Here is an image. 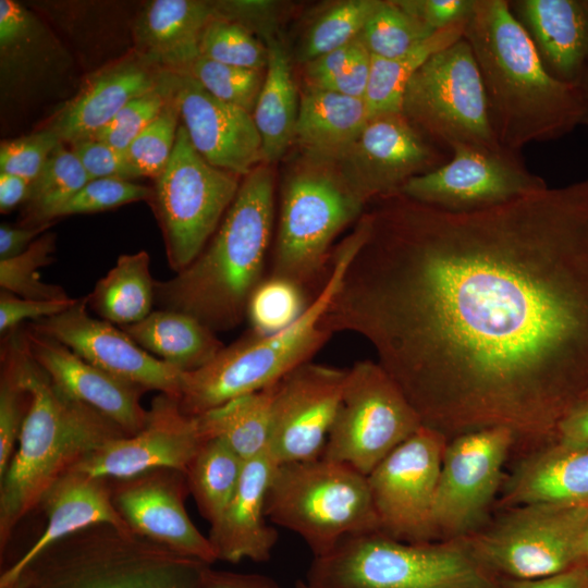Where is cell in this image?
I'll use <instances>...</instances> for the list:
<instances>
[{
    "mask_svg": "<svg viewBox=\"0 0 588 588\" xmlns=\"http://www.w3.org/2000/svg\"><path fill=\"white\" fill-rule=\"evenodd\" d=\"M326 313L369 342L424 426L554 442L588 389V176L452 211L380 198Z\"/></svg>",
    "mask_w": 588,
    "mask_h": 588,
    "instance_id": "cell-1",
    "label": "cell"
},
{
    "mask_svg": "<svg viewBox=\"0 0 588 588\" xmlns=\"http://www.w3.org/2000/svg\"><path fill=\"white\" fill-rule=\"evenodd\" d=\"M1 368L29 395L17 449L0 479V549L45 492L81 460L127 436L95 408L68 395L32 357L23 327L3 335Z\"/></svg>",
    "mask_w": 588,
    "mask_h": 588,
    "instance_id": "cell-2",
    "label": "cell"
},
{
    "mask_svg": "<svg viewBox=\"0 0 588 588\" xmlns=\"http://www.w3.org/2000/svg\"><path fill=\"white\" fill-rule=\"evenodd\" d=\"M464 38L479 68L499 144L520 152L586 125L578 86L551 76L509 0H475Z\"/></svg>",
    "mask_w": 588,
    "mask_h": 588,
    "instance_id": "cell-3",
    "label": "cell"
},
{
    "mask_svg": "<svg viewBox=\"0 0 588 588\" xmlns=\"http://www.w3.org/2000/svg\"><path fill=\"white\" fill-rule=\"evenodd\" d=\"M273 219V175L260 164L244 176L201 253L173 278L156 281L155 303L191 315L216 333L236 328L264 279Z\"/></svg>",
    "mask_w": 588,
    "mask_h": 588,
    "instance_id": "cell-4",
    "label": "cell"
},
{
    "mask_svg": "<svg viewBox=\"0 0 588 588\" xmlns=\"http://www.w3.org/2000/svg\"><path fill=\"white\" fill-rule=\"evenodd\" d=\"M366 234L367 222L360 219L354 232L333 252L323 285L293 324L269 335L248 331L223 346L205 366L183 372L177 400L181 411L191 417L199 416L235 397L272 385L310 362L333 335L324 323V316Z\"/></svg>",
    "mask_w": 588,
    "mask_h": 588,
    "instance_id": "cell-5",
    "label": "cell"
},
{
    "mask_svg": "<svg viewBox=\"0 0 588 588\" xmlns=\"http://www.w3.org/2000/svg\"><path fill=\"white\" fill-rule=\"evenodd\" d=\"M209 565L132 531L98 524L49 546L16 580L23 588H198Z\"/></svg>",
    "mask_w": 588,
    "mask_h": 588,
    "instance_id": "cell-6",
    "label": "cell"
},
{
    "mask_svg": "<svg viewBox=\"0 0 588 588\" xmlns=\"http://www.w3.org/2000/svg\"><path fill=\"white\" fill-rule=\"evenodd\" d=\"M309 588H498L458 539L406 542L381 531L344 538L314 558Z\"/></svg>",
    "mask_w": 588,
    "mask_h": 588,
    "instance_id": "cell-7",
    "label": "cell"
},
{
    "mask_svg": "<svg viewBox=\"0 0 588 588\" xmlns=\"http://www.w3.org/2000/svg\"><path fill=\"white\" fill-rule=\"evenodd\" d=\"M266 514L303 538L314 558L348 536L379 531L367 476L321 456L275 466Z\"/></svg>",
    "mask_w": 588,
    "mask_h": 588,
    "instance_id": "cell-8",
    "label": "cell"
},
{
    "mask_svg": "<svg viewBox=\"0 0 588 588\" xmlns=\"http://www.w3.org/2000/svg\"><path fill=\"white\" fill-rule=\"evenodd\" d=\"M458 538L497 578L539 579L585 561L588 505L522 504Z\"/></svg>",
    "mask_w": 588,
    "mask_h": 588,
    "instance_id": "cell-9",
    "label": "cell"
},
{
    "mask_svg": "<svg viewBox=\"0 0 588 588\" xmlns=\"http://www.w3.org/2000/svg\"><path fill=\"white\" fill-rule=\"evenodd\" d=\"M364 205L338 172H294L282 189L269 275L317 293L329 272L334 238L363 216Z\"/></svg>",
    "mask_w": 588,
    "mask_h": 588,
    "instance_id": "cell-10",
    "label": "cell"
},
{
    "mask_svg": "<svg viewBox=\"0 0 588 588\" xmlns=\"http://www.w3.org/2000/svg\"><path fill=\"white\" fill-rule=\"evenodd\" d=\"M402 114L450 154L456 145L503 148L493 131L479 68L464 37L433 54L412 76Z\"/></svg>",
    "mask_w": 588,
    "mask_h": 588,
    "instance_id": "cell-11",
    "label": "cell"
},
{
    "mask_svg": "<svg viewBox=\"0 0 588 588\" xmlns=\"http://www.w3.org/2000/svg\"><path fill=\"white\" fill-rule=\"evenodd\" d=\"M240 177L208 163L180 124L172 156L156 179L150 199L171 270L186 268L208 244L235 199Z\"/></svg>",
    "mask_w": 588,
    "mask_h": 588,
    "instance_id": "cell-12",
    "label": "cell"
},
{
    "mask_svg": "<svg viewBox=\"0 0 588 588\" xmlns=\"http://www.w3.org/2000/svg\"><path fill=\"white\" fill-rule=\"evenodd\" d=\"M422 422L401 388L378 363L359 360L347 376L321 457L368 476Z\"/></svg>",
    "mask_w": 588,
    "mask_h": 588,
    "instance_id": "cell-13",
    "label": "cell"
},
{
    "mask_svg": "<svg viewBox=\"0 0 588 588\" xmlns=\"http://www.w3.org/2000/svg\"><path fill=\"white\" fill-rule=\"evenodd\" d=\"M514 446L515 437L504 427L478 429L448 441L431 512L436 540L462 538L486 523Z\"/></svg>",
    "mask_w": 588,
    "mask_h": 588,
    "instance_id": "cell-14",
    "label": "cell"
},
{
    "mask_svg": "<svg viewBox=\"0 0 588 588\" xmlns=\"http://www.w3.org/2000/svg\"><path fill=\"white\" fill-rule=\"evenodd\" d=\"M448 441L422 425L367 476L379 531L406 542L437 541L431 512Z\"/></svg>",
    "mask_w": 588,
    "mask_h": 588,
    "instance_id": "cell-15",
    "label": "cell"
},
{
    "mask_svg": "<svg viewBox=\"0 0 588 588\" xmlns=\"http://www.w3.org/2000/svg\"><path fill=\"white\" fill-rule=\"evenodd\" d=\"M548 187L520 152L456 145L441 167L407 181L400 194L452 211H471L507 203Z\"/></svg>",
    "mask_w": 588,
    "mask_h": 588,
    "instance_id": "cell-16",
    "label": "cell"
},
{
    "mask_svg": "<svg viewBox=\"0 0 588 588\" xmlns=\"http://www.w3.org/2000/svg\"><path fill=\"white\" fill-rule=\"evenodd\" d=\"M450 158L449 151L396 113L370 119L336 164L339 175L366 204L399 193L407 181Z\"/></svg>",
    "mask_w": 588,
    "mask_h": 588,
    "instance_id": "cell-17",
    "label": "cell"
},
{
    "mask_svg": "<svg viewBox=\"0 0 588 588\" xmlns=\"http://www.w3.org/2000/svg\"><path fill=\"white\" fill-rule=\"evenodd\" d=\"M347 368L305 363L275 384L268 452L277 465L322 455Z\"/></svg>",
    "mask_w": 588,
    "mask_h": 588,
    "instance_id": "cell-18",
    "label": "cell"
},
{
    "mask_svg": "<svg viewBox=\"0 0 588 588\" xmlns=\"http://www.w3.org/2000/svg\"><path fill=\"white\" fill-rule=\"evenodd\" d=\"M94 366L179 400L183 372L140 347L122 329L89 315L86 296L64 311L27 324Z\"/></svg>",
    "mask_w": 588,
    "mask_h": 588,
    "instance_id": "cell-19",
    "label": "cell"
},
{
    "mask_svg": "<svg viewBox=\"0 0 588 588\" xmlns=\"http://www.w3.org/2000/svg\"><path fill=\"white\" fill-rule=\"evenodd\" d=\"M204 442L196 417L185 415L176 399L159 393L139 432L107 442L71 469L103 479H126L158 468L185 473Z\"/></svg>",
    "mask_w": 588,
    "mask_h": 588,
    "instance_id": "cell-20",
    "label": "cell"
},
{
    "mask_svg": "<svg viewBox=\"0 0 588 588\" xmlns=\"http://www.w3.org/2000/svg\"><path fill=\"white\" fill-rule=\"evenodd\" d=\"M112 503L132 532L207 564L218 560L210 539L189 518L186 475L158 468L126 479H107Z\"/></svg>",
    "mask_w": 588,
    "mask_h": 588,
    "instance_id": "cell-21",
    "label": "cell"
},
{
    "mask_svg": "<svg viewBox=\"0 0 588 588\" xmlns=\"http://www.w3.org/2000/svg\"><path fill=\"white\" fill-rule=\"evenodd\" d=\"M173 74L181 124L208 163L238 176L265 163L252 113L217 99L191 76Z\"/></svg>",
    "mask_w": 588,
    "mask_h": 588,
    "instance_id": "cell-22",
    "label": "cell"
},
{
    "mask_svg": "<svg viewBox=\"0 0 588 588\" xmlns=\"http://www.w3.org/2000/svg\"><path fill=\"white\" fill-rule=\"evenodd\" d=\"M23 332L32 357L68 395L105 415L127 436L145 427L148 409L140 404L145 388L94 366L27 324Z\"/></svg>",
    "mask_w": 588,
    "mask_h": 588,
    "instance_id": "cell-23",
    "label": "cell"
},
{
    "mask_svg": "<svg viewBox=\"0 0 588 588\" xmlns=\"http://www.w3.org/2000/svg\"><path fill=\"white\" fill-rule=\"evenodd\" d=\"M166 73L138 54L106 68L60 109L48 128L64 144L88 138L132 99L156 88Z\"/></svg>",
    "mask_w": 588,
    "mask_h": 588,
    "instance_id": "cell-24",
    "label": "cell"
},
{
    "mask_svg": "<svg viewBox=\"0 0 588 588\" xmlns=\"http://www.w3.org/2000/svg\"><path fill=\"white\" fill-rule=\"evenodd\" d=\"M510 8L548 73L577 86L588 72V0H514Z\"/></svg>",
    "mask_w": 588,
    "mask_h": 588,
    "instance_id": "cell-25",
    "label": "cell"
},
{
    "mask_svg": "<svg viewBox=\"0 0 588 588\" xmlns=\"http://www.w3.org/2000/svg\"><path fill=\"white\" fill-rule=\"evenodd\" d=\"M48 518L38 539L0 576V588L13 584L22 569L56 541L98 524L131 531L115 510L107 479L70 469L45 492L40 503Z\"/></svg>",
    "mask_w": 588,
    "mask_h": 588,
    "instance_id": "cell-26",
    "label": "cell"
},
{
    "mask_svg": "<svg viewBox=\"0 0 588 588\" xmlns=\"http://www.w3.org/2000/svg\"><path fill=\"white\" fill-rule=\"evenodd\" d=\"M277 464L266 452L244 464L237 488L209 539L218 560L266 562L278 541V531L267 522L266 500Z\"/></svg>",
    "mask_w": 588,
    "mask_h": 588,
    "instance_id": "cell-27",
    "label": "cell"
},
{
    "mask_svg": "<svg viewBox=\"0 0 588 588\" xmlns=\"http://www.w3.org/2000/svg\"><path fill=\"white\" fill-rule=\"evenodd\" d=\"M217 13L209 1L147 2L133 29L137 54L158 69L184 74L200 57L201 35Z\"/></svg>",
    "mask_w": 588,
    "mask_h": 588,
    "instance_id": "cell-28",
    "label": "cell"
},
{
    "mask_svg": "<svg viewBox=\"0 0 588 588\" xmlns=\"http://www.w3.org/2000/svg\"><path fill=\"white\" fill-rule=\"evenodd\" d=\"M588 505V449L551 443L527 453L506 479L500 505Z\"/></svg>",
    "mask_w": 588,
    "mask_h": 588,
    "instance_id": "cell-29",
    "label": "cell"
},
{
    "mask_svg": "<svg viewBox=\"0 0 588 588\" xmlns=\"http://www.w3.org/2000/svg\"><path fill=\"white\" fill-rule=\"evenodd\" d=\"M369 121L364 99L307 86L299 98L295 140L318 162H336Z\"/></svg>",
    "mask_w": 588,
    "mask_h": 588,
    "instance_id": "cell-30",
    "label": "cell"
},
{
    "mask_svg": "<svg viewBox=\"0 0 588 588\" xmlns=\"http://www.w3.org/2000/svg\"><path fill=\"white\" fill-rule=\"evenodd\" d=\"M121 329L145 351L184 372L205 366L224 346L199 320L172 309L152 310Z\"/></svg>",
    "mask_w": 588,
    "mask_h": 588,
    "instance_id": "cell-31",
    "label": "cell"
},
{
    "mask_svg": "<svg viewBox=\"0 0 588 588\" xmlns=\"http://www.w3.org/2000/svg\"><path fill=\"white\" fill-rule=\"evenodd\" d=\"M59 56L64 52L35 14L16 1L0 0L2 88L41 78Z\"/></svg>",
    "mask_w": 588,
    "mask_h": 588,
    "instance_id": "cell-32",
    "label": "cell"
},
{
    "mask_svg": "<svg viewBox=\"0 0 588 588\" xmlns=\"http://www.w3.org/2000/svg\"><path fill=\"white\" fill-rule=\"evenodd\" d=\"M265 81L253 113L262 142L264 161H278L295 140L299 99L284 45L268 38Z\"/></svg>",
    "mask_w": 588,
    "mask_h": 588,
    "instance_id": "cell-33",
    "label": "cell"
},
{
    "mask_svg": "<svg viewBox=\"0 0 588 588\" xmlns=\"http://www.w3.org/2000/svg\"><path fill=\"white\" fill-rule=\"evenodd\" d=\"M155 284L146 250L123 254L86 296L87 306L114 326L134 324L152 311Z\"/></svg>",
    "mask_w": 588,
    "mask_h": 588,
    "instance_id": "cell-34",
    "label": "cell"
},
{
    "mask_svg": "<svg viewBox=\"0 0 588 588\" xmlns=\"http://www.w3.org/2000/svg\"><path fill=\"white\" fill-rule=\"evenodd\" d=\"M275 384L196 416L203 439L224 441L245 462L268 452Z\"/></svg>",
    "mask_w": 588,
    "mask_h": 588,
    "instance_id": "cell-35",
    "label": "cell"
},
{
    "mask_svg": "<svg viewBox=\"0 0 588 588\" xmlns=\"http://www.w3.org/2000/svg\"><path fill=\"white\" fill-rule=\"evenodd\" d=\"M467 22L437 30L408 53L396 59L371 56L370 75L364 96L370 119L402 113L403 98L412 76L437 52L464 37Z\"/></svg>",
    "mask_w": 588,
    "mask_h": 588,
    "instance_id": "cell-36",
    "label": "cell"
},
{
    "mask_svg": "<svg viewBox=\"0 0 588 588\" xmlns=\"http://www.w3.org/2000/svg\"><path fill=\"white\" fill-rule=\"evenodd\" d=\"M245 461L224 441L206 440L185 475L189 493L204 518L215 527L232 499Z\"/></svg>",
    "mask_w": 588,
    "mask_h": 588,
    "instance_id": "cell-37",
    "label": "cell"
},
{
    "mask_svg": "<svg viewBox=\"0 0 588 588\" xmlns=\"http://www.w3.org/2000/svg\"><path fill=\"white\" fill-rule=\"evenodd\" d=\"M89 181L71 148L60 143L37 177L30 182L25 201V226L48 224L53 213Z\"/></svg>",
    "mask_w": 588,
    "mask_h": 588,
    "instance_id": "cell-38",
    "label": "cell"
},
{
    "mask_svg": "<svg viewBox=\"0 0 588 588\" xmlns=\"http://www.w3.org/2000/svg\"><path fill=\"white\" fill-rule=\"evenodd\" d=\"M433 33L396 1H381L366 22L359 39L371 56L391 60L408 53Z\"/></svg>",
    "mask_w": 588,
    "mask_h": 588,
    "instance_id": "cell-39",
    "label": "cell"
},
{
    "mask_svg": "<svg viewBox=\"0 0 588 588\" xmlns=\"http://www.w3.org/2000/svg\"><path fill=\"white\" fill-rule=\"evenodd\" d=\"M381 0H347L323 12L308 28L298 58L309 62L356 39Z\"/></svg>",
    "mask_w": 588,
    "mask_h": 588,
    "instance_id": "cell-40",
    "label": "cell"
},
{
    "mask_svg": "<svg viewBox=\"0 0 588 588\" xmlns=\"http://www.w3.org/2000/svg\"><path fill=\"white\" fill-rule=\"evenodd\" d=\"M56 242L54 233L45 232L22 254L0 259L1 290L24 298L70 299L61 286L44 282L38 272L39 269L53 262Z\"/></svg>",
    "mask_w": 588,
    "mask_h": 588,
    "instance_id": "cell-41",
    "label": "cell"
},
{
    "mask_svg": "<svg viewBox=\"0 0 588 588\" xmlns=\"http://www.w3.org/2000/svg\"><path fill=\"white\" fill-rule=\"evenodd\" d=\"M306 292L295 283L275 277L264 278L246 307L250 332L269 335L293 324L305 311Z\"/></svg>",
    "mask_w": 588,
    "mask_h": 588,
    "instance_id": "cell-42",
    "label": "cell"
},
{
    "mask_svg": "<svg viewBox=\"0 0 588 588\" xmlns=\"http://www.w3.org/2000/svg\"><path fill=\"white\" fill-rule=\"evenodd\" d=\"M199 48L200 56L219 63L250 70L267 66V46L250 29L218 13L207 24Z\"/></svg>",
    "mask_w": 588,
    "mask_h": 588,
    "instance_id": "cell-43",
    "label": "cell"
},
{
    "mask_svg": "<svg viewBox=\"0 0 588 588\" xmlns=\"http://www.w3.org/2000/svg\"><path fill=\"white\" fill-rule=\"evenodd\" d=\"M217 99L254 113L264 81V70L216 62L200 56L184 73Z\"/></svg>",
    "mask_w": 588,
    "mask_h": 588,
    "instance_id": "cell-44",
    "label": "cell"
},
{
    "mask_svg": "<svg viewBox=\"0 0 588 588\" xmlns=\"http://www.w3.org/2000/svg\"><path fill=\"white\" fill-rule=\"evenodd\" d=\"M179 120L180 110L172 73L171 91L162 110L125 150L142 176L156 180L167 168L174 149Z\"/></svg>",
    "mask_w": 588,
    "mask_h": 588,
    "instance_id": "cell-45",
    "label": "cell"
},
{
    "mask_svg": "<svg viewBox=\"0 0 588 588\" xmlns=\"http://www.w3.org/2000/svg\"><path fill=\"white\" fill-rule=\"evenodd\" d=\"M172 86V73L167 72L161 83L125 105L101 130L88 138L101 140L126 150L132 142L158 117Z\"/></svg>",
    "mask_w": 588,
    "mask_h": 588,
    "instance_id": "cell-46",
    "label": "cell"
},
{
    "mask_svg": "<svg viewBox=\"0 0 588 588\" xmlns=\"http://www.w3.org/2000/svg\"><path fill=\"white\" fill-rule=\"evenodd\" d=\"M151 197L152 189L133 181L94 179L64 203L53 213L52 220L58 217L105 211L134 201L150 200Z\"/></svg>",
    "mask_w": 588,
    "mask_h": 588,
    "instance_id": "cell-47",
    "label": "cell"
},
{
    "mask_svg": "<svg viewBox=\"0 0 588 588\" xmlns=\"http://www.w3.org/2000/svg\"><path fill=\"white\" fill-rule=\"evenodd\" d=\"M60 143L61 139L48 127L4 140L0 145V172L19 175L33 182Z\"/></svg>",
    "mask_w": 588,
    "mask_h": 588,
    "instance_id": "cell-48",
    "label": "cell"
},
{
    "mask_svg": "<svg viewBox=\"0 0 588 588\" xmlns=\"http://www.w3.org/2000/svg\"><path fill=\"white\" fill-rule=\"evenodd\" d=\"M29 395L12 375L1 368L0 381V479L14 455L28 411Z\"/></svg>",
    "mask_w": 588,
    "mask_h": 588,
    "instance_id": "cell-49",
    "label": "cell"
},
{
    "mask_svg": "<svg viewBox=\"0 0 588 588\" xmlns=\"http://www.w3.org/2000/svg\"><path fill=\"white\" fill-rule=\"evenodd\" d=\"M85 169L89 180L120 179L133 181L142 177L126 151L117 149L101 140L84 138L70 144Z\"/></svg>",
    "mask_w": 588,
    "mask_h": 588,
    "instance_id": "cell-50",
    "label": "cell"
},
{
    "mask_svg": "<svg viewBox=\"0 0 588 588\" xmlns=\"http://www.w3.org/2000/svg\"><path fill=\"white\" fill-rule=\"evenodd\" d=\"M75 298L65 301H44L20 297L1 290L0 332L2 335L17 329L26 320L34 322L66 310Z\"/></svg>",
    "mask_w": 588,
    "mask_h": 588,
    "instance_id": "cell-51",
    "label": "cell"
},
{
    "mask_svg": "<svg viewBox=\"0 0 588 588\" xmlns=\"http://www.w3.org/2000/svg\"><path fill=\"white\" fill-rule=\"evenodd\" d=\"M395 1L403 10L421 21L433 32L467 22L475 5V0Z\"/></svg>",
    "mask_w": 588,
    "mask_h": 588,
    "instance_id": "cell-52",
    "label": "cell"
},
{
    "mask_svg": "<svg viewBox=\"0 0 588 588\" xmlns=\"http://www.w3.org/2000/svg\"><path fill=\"white\" fill-rule=\"evenodd\" d=\"M364 48L359 36L350 44L329 51L306 64L308 86L320 87L340 75Z\"/></svg>",
    "mask_w": 588,
    "mask_h": 588,
    "instance_id": "cell-53",
    "label": "cell"
},
{
    "mask_svg": "<svg viewBox=\"0 0 588 588\" xmlns=\"http://www.w3.org/2000/svg\"><path fill=\"white\" fill-rule=\"evenodd\" d=\"M370 64L371 54L364 46L340 75L316 88L364 99L370 75Z\"/></svg>",
    "mask_w": 588,
    "mask_h": 588,
    "instance_id": "cell-54",
    "label": "cell"
},
{
    "mask_svg": "<svg viewBox=\"0 0 588 588\" xmlns=\"http://www.w3.org/2000/svg\"><path fill=\"white\" fill-rule=\"evenodd\" d=\"M554 443L571 449H588V401H579L560 421Z\"/></svg>",
    "mask_w": 588,
    "mask_h": 588,
    "instance_id": "cell-55",
    "label": "cell"
},
{
    "mask_svg": "<svg viewBox=\"0 0 588 588\" xmlns=\"http://www.w3.org/2000/svg\"><path fill=\"white\" fill-rule=\"evenodd\" d=\"M498 588H588V571L584 561L567 571L544 578H499Z\"/></svg>",
    "mask_w": 588,
    "mask_h": 588,
    "instance_id": "cell-56",
    "label": "cell"
},
{
    "mask_svg": "<svg viewBox=\"0 0 588 588\" xmlns=\"http://www.w3.org/2000/svg\"><path fill=\"white\" fill-rule=\"evenodd\" d=\"M198 588H282L272 578L259 574H244L205 569Z\"/></svg>",
    "mask_w": 588,
    "mask_h": 588,
    "instance_id": "cell-57",
    "label": "cell"
},
{
    "mask_svg": "<svg viewBox=\"0 0 588 588\" xmlns=\"http://www.w3.org/2000/svg\"><path fill=\"white\" fill-rule=\"evenodd\" d=\"M49 226L50 223L36 226H14L8 223H1L0 259H7L22 254L34 241L42 235Z\"/></svg>",
    "mask_w": 588,
    "mask_h": 588,
    "instance_id": "cell-58",
    "label": "cell"
},
{
    "mask_svg": "<svg viewBox=\"0 0 588 588\" xmlns=\"http://www.w3.org/2000/svg\"><path fill=\"white\" fill-rule=\"evenodd\" d=\"M30 182L22 176L0 172V211L7 213L25 203Z\"/></svg>",
    "mask_w": 588,
    "mask_h": 588,
    "instance_id": "cell-59",
    "label": "cell"
},
{
    "mask_svg": "<svg viewBox=\"0 0 588 588\" xmlns=\"http://www.w3.org/2000/svg\"><path fill=\"white\" fill-rule=\"evenodd\" d=\"M577 86L579 87V89L581 91L584 101H585L586 107H587L586 126H588V72L585 74V76L583 77V79L579 82V84Z\"/></svg>",
    "mask_w": 588,
    "mask_h": 588,
    "instance_id": "cell-60",
    "label": "cell"
},
{
    "mask_svg": "<svg viewBox=\"0 0 588 588\" xmlns=\"http://www.w3.org/2000/svg\"><path fill=\"white\" fill-rule=\"evenodd\" d=\"M585 563H586L587 571H588V535H587L586 547H585Z\"/></svg>",
    "mask_w": 588,
    "mask_h": 588,
    "instance_id": "cell-61",
    "label": "cell"
},
{
    "mask_svg": "<svg viewBox=\"0 0 588 588\" xmlns=\"http://www.w3.org/2000/svg\"><path fill=\"white\" fill-rule=\"evenodd\" d=\"M2 588H23V586L21 585L20 581L16 580L15 583H13V584H11L9 586L2 587Z\"/></svg>",
    "mask_w": 588,
    "mask_h": 588,
    "instance_id": "cell-62",
    "label": "cell"
},
{
    "mask_svg": "<svg viewBox=\"0 0 588 588\" xmlns=\"http://www.w3.org/2000/svg\"><path fill=\"white\" fill-rule=\"evenodd\" d=\"M295 588H309L304 580H298L295 584Z\"/></svg>",
    "mask_w": 588,
    "mask_h": 588,
    "instance_id": "cell-63",
    "label": "cell"
},
{
    "mask_svg": "<svg viewBox=\"0 0 588 588\" xmlns=\"http://www.w3.org/2000/svg\"><path fill=\"white\" fill-rule=\"evenodd\" d=\"M579 401H588V389L581 394Z\"/></svg>",
    "mask_w": 588,
    "mask_h": 588,
    "instance_id": "cell-64",
    "label": "cell"
}]
</instances>
